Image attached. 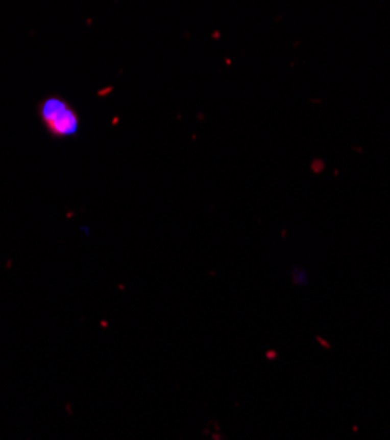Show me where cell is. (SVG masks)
Here are the masks:
<instances>
[{
	"instance_id": "2",
	"label": "cell",
	"mask_w": 390,
	"mask_h": 440,
	"mask_svg": "<svg viewBox=\"0 0 390 440\" xmlns=\"http://www.w3.org/2000/svg\"><path fill=\"white\" fill-rule=\"evenodd\" d=\"M292 280H294V284H297V285H306L309 282V275H308L306 269L294 268L292 269Z\"/></svg>"
},
{
	"instance_id": "1",
	"label": "cell",
	"mask_w": 390,
	"mask_h": 440,
	"mask_svg": "<svg viewBox=\"0 0 390 440\" xmlns=\"http://www.w3.org/2000/svg\"><path fill=\"white\" fill-rule=\"evenodd\" d=\"M42 124L53 136H70L78 130V114L69 102L62 99L51 97L44 101L39 108Z\"/></svg>"
}]
</instances>
